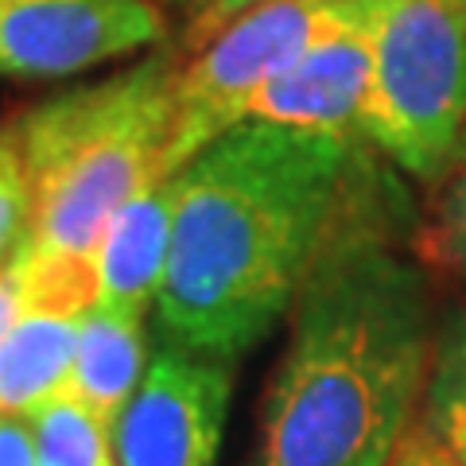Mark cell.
<instances>
[{"label":"cell","instance_id":"obj_1","mask_svg":"<svg viewBox=\"0 0 466 466\" xmlns=\"http://www.w3.org/2000/svg\"><path fill=\"white\" fill-rule=\"evenodd\" d=\"M373 152L366 140L245 121L183 164L159 334L238 366L291 315L334 238L392 191Z\"/></svg>","mask_w":466,"mask_h":466},{"label":"cell","instance_id":"obj_2","mask_svg":"<svg viewBox=\"0 0 466 466\" xmlns=\"http://www.w3.org/2000/svg\"><path fill=\"white\" fill-rule=\"evenodd\" d=\"M392 202L397 187L303 284L249 466H385L424 412L440 327L424 268L392 245Z\"/></svg>","mask_w":466,"mask_h":466},{"label":"cell","instance_id":"obj_3","mask_svg":"<svg viewBox=\"0 0 466 466\" xmlns=\"http://www.w3.org/2000/svg\"><path fill=\"white\" fill-rule=\"evenodd\" d=\"M183 51L159 47L113 78L27 109L20 148L32 183V249L94 257L109 218L175 175Z\"/></svg>","mask_w":466,"mask_h":466},{"label":"cell","instance_id":"obj_4","mask_svg":"<svg viewBox=\"0 0 466 466\" xmlns=\"http://www.w3.org/2000/svg\"><path fill=\"white\" fill-rule=\"evenodd\" d=\"M361 137L420 183L447 175L466 137L462 0H377Z\"/></svg>","mask_w":466,"mask_h":466},{"label":"cell","instance_id":"obj_5","mask_svg":"<svg viewBox=\"0 0 466 466\" xmlns=\"http://www.w3.org/2000/svg\"><path fill=\"white\" fill-rule=\"evenodd\" d=\"M366 5L370 0H265L218 27L195 51H183L179 128L171 148L175 171L249 121L257 94L315 43L358 20Z\"/></svg>","mask_w":466,"mask_h":466},{"label":"cell","instance_id":"obj_6","mask_svg":"<svg viewBox=\"0 0 466 466\" xmlns=\"http://www.w3.org/2000/svg\"><path fill=\"white\" fill-rule=\"evenodd\" d=\"M12 265L20 308L0 350V412L32 420L70 381L82 323L97 303V272L94 257L32 245H24Z\"/></svg>","mask_w":466,"mask_h":466},{"label":"cell","instance_id":"obj_7","mask_svg":"<svg viewBox=\"0 0 466 466\" xmlns=\"http://www.w3.org/2000/svg\"><path fill=\"white\" fill-rule=\"evenodd\" d=\"M233 400V366L159 339L113 428L116 466H218Z\"/></svg>","mask_w":466,"mask_h":466},{"label":"cell","instance_id":"obj_8","mask_svg":"<svg viewBox=\"0 0 466 466\" xmlns=\"http://www.w3.org/2000/svg\"><path fill=\"white\" fill-rule=\"evenodd\" d=\"M167 35L156 0H0V78H63Z\"/></svg>","mask_w":466,"mask_h":466},{"label":"cell","instance_id":"obj_9","mask_svg":"<svg viewBox=\"0 0 466 466\" xmlns=\"http://www.w3.org/2000/svg\"><path fill=\"white\" fill-rule=\"evenodd\" d=\"M373 12L377 0L342 32L315 43L284 75H276L249 106V121L366 140L361 116L373 78Z\"/></svg>","mask_w":466,"mask_h":466},{"label":"cell","instance_id":"obj_10","mask_svg":"<svg viewBox=\"0 0 466 466\" xmlns=\"http://www.w3.org/2000/svg\"><path fill=\"white\" fill-rule=\"evenodd\" d=\"M175 222V175L140 191L109 218L94 245L97 308L148 319L164 288Z\"/></svg>","mask_w":466,"mask_h":466},{"label":"cell","instance_id":"obj_11","mask_svg":"<svg viewBox=\"0 0 466 466\" xmlns=\"http://www.w3.org/2000/svg\"><path fill=\"white\" fill-rule=\"evenodd\" d=\"M148 361H152V346L144 319L94 303L82 323L75 370H70L66 389L90 408L101 424L116 428L125 404L133 400V392L140 389L144 373H148Z\"/></svg>","mask_w":466,"mask_h":466},{"label":"cell","instance_id":"obj_12","mask_svg":"<svg viewBox=\"0 0 466 466\" xmlns=\"http://www.w3.org/2000/svg\"><path fill=\"white\" fill-rule=\"evenodd\" d=\"M32 431L39 466H116L113 428L101 424L70 389L39 408L32 416Z\"/></svg>","mask_w":466,"mask_h":466},{"label":"cell","instance_id":"obj_13","mask_svg":"<svg viewBox=\"0 0 466 466\" xmlns=\"http://www.w3.org/2000/svg\"><path fill=\"white\" fill-rule=\"evenodd\" d=\"M420 420L466 462V311L440 323L431 381Z\"/></svg>","mask_w":466,"mask_h":466},{"label":"cell","instance_id":"obj_14","mask_svg":"<svg viewBox=\"0 0 466 466\" xmlns=\"http://www.w3.org/2000/svg\"><path fill=\"white\" fill-rule=\"evenodd\" d=\"M420 260H428L440 272H451L466 284V137L459 144V156L440 183H435V202L428 210V222L416 241Z\"/></svg>","mask_w":466,"mask_h":466},{"label":"cell","instance_id":"obj_15","mask_svg":"<svg viewBox=\"0 0 466 466\" xmlns=\"http://www.w3.org/2000/svg\"><path fill=\"white\" fill-rule=\"evenodd\" d=\"M32 238V183H27L16 121L0 125V272Z\"/></svg>","mask_w":466,"mask_h":466},{"label":"cell","instance_id":"obj_16","mask_svg":"<svg viewBox=\"0 0 466 466\" xmlns=\"http://www.w3.org/2000/svg\"><path fill=\"white\" fill-rule=\"evenodd\" d=\"M385 466H466V462L424 424V420H416Z\"/></svg>","mask_w":466,"mask_h":466},{"label":"cell","instance_id":"obj_17","mask_svg":"<svg viewBox=\"0 0 466 466\" xmlns=\"http://www.w3.org/2000/svg\"><path fill=\"white\" fill-rule=\"evenodd\" d=\"M265 5V0H191V16H187L179 51H195L198 43H207L218 27H226L233 16H241L245 8Z\"/></svg>","mask_w":466,"mask_h":466},{"label":"cell","instance_id":"obj_18","mask_svg":"<svg viewBox=\"0 0 466 466\" xmlns=\"http://www.w3.org/2000/svg\"><path fill=\"white\" fill-rule=\"evenodd\" d=\"M0 466H39L32 420L0 412Z\"/></svg>","mask_w":466,"mask_h":466},{"label":"cell","instance_id":"obj_19","mask_svg":"<svg viewBox=\"0 0 466 466\" xmlns=\"http://www.w3.org/2000/svg\"><path fill=\"white\" fill-rule=\"evenodd\" d=\"M16 308H20V280H16V265H8L5 272H0V350H5V339H8L12 319H16Z\"/></svg>","mask_w":466,"mask_h":466},{"label":"cell","instance_id":"obj_20","mask_svg":"<svg viewBox=\"0 0 466 466\" xmlns=\"http://www.w3.org/2000/svg\"><path fill=\"white\" fill-rule=\"evenodd\" d=\"M462 5H466V0H462Z\"/></svg>","mask_w":466,"mask_h":466}]
</instances>
